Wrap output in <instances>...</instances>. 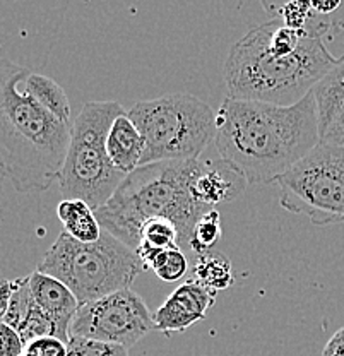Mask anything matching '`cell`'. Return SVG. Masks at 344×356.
<instances>
[{
  "mask_svg": "<svg viewBox=\"0 0 344 356\" xmlns=\"http://www.w3.org/2000/svg\"><path fill=\"white\" fill-rule=\"evenodd\" d=\"M249 185L242 170L228 159H199L192 178V195L202 206L216 207L240 197Z\"/></svg>",
  "mask_w": 344,
  "mask_h": 356,
  "instance_id": "cell-11",
  "label": "cell"
},
{
  "mask_svg": "<svg viewBox=\"0 0 344 356\" xmlns=\"http://www.w3.org/2000/svg\"><path fill=\"white\" fill-rule=\"evenodd\" d=\"M154 248L180 247L179 226L166 218H153L147 220L140 228V242Z\"/></svg>",
  "mask_w": 344,
  "mask_h": 356,
  "instance_id": "cell-20",
  "label": "cell"
},
{
  "mask_svg": "<svg viewBox=\"0 0 344 356\" xmlns=\"http://www.w3.org/2000/svg\"><path fill=\"white\" fill-rule=\"evenodd\" d=\"M194 280L214 291H224L235 283L231 261L224 254L211 250L207 254L197 255L194 267H192Z\"/></svg>",
  "mask_w": 344,
  "mask_h": 356,
  "instance_id": "cell-18",
  "label": "cell"
},
{
  "mask_svg": "<svg viewBox=\"0 0 344 356\" xmlns=\"http://www.w3.org/2000/svg\"><path fill=\"white\" fill-rule=\"evenodd\" d=\"M67 346V356H129V348L90 339V337L70 336Z\"/></svg>",
  "mask_w": 344,
  "mask_h": 356,
  "instance_id": "cell-23",
  "label": "cell"
},
{
  "mask_svg": "<svg viewBox=\"0 0 344 356\" xmlns=\"http://www.w3.org/2000/svg\"><path fill=\"white\" fill-rule=\"evenodd\" d=\"M106 151L115 168L124 175H131L140 166L144 154V137L134 120L129 117L127 110L113 120L106 137Z\"/></svg>",
  "mask_w": 344,
  "mask_h": 356,
  "instance_id": "cell-14",
  "label": "cell"
},
{
  "mask_svg": "<svg viewBox=\"0 0 344 356\" xmlns=\"http://www.w3.org/2000/svg\"><path fill=\"white\" fill-rule=\"evenodd\" d=\"M272 21L257 26L231 47L224 62L228 98L291 106L302 102L334 67L324 43L329 24L309 29L295 54L277 57L268 48Z\"/></svg>",
  "mask_w": 344,
  "mask_h": 356,
  "instance_id": "cell-3",
  "label": "cell"
},
{
  "mask_svg": "<svg viewBox=\"0 0 344 356\" xmlns=\"http://www.w3.org/2000/svg\"><path fill=\"white\" fill-rule=\"evenodd\" d=\"M154 314L132 288L83 303L70 325V336L131 348L154 327Z\"/></svg>",
  "mask_w": 344,
  "mask_h": 356,
  "instance_id": "cell-9",
  "label": "cell"
},
{
  "mask_svg": "<svg viewBox=\"0 0 344 356\" xmlns=\"http://www.w3.org/2000/svg\"><path fill=\"white\" fill-rule=\"evenodd\" d=\"M0 79V163L21 194L45 192L60 177L72 124L40 106L23 89L31 70L3 58Z\"/></svg>",
  "mask_w": 344,
  "mask_h": 356,
  "instance_id": "cell-2",
  "label": "cell"
},
{
  "mask_svg": "<svg viewBox=\"0 0 344 356\" xmlns=\"http://www.w3.org/2000/svg\"><path fill=\"white\" fill-rule=\"evenodd\" d=\"M14 289H16V280H6L2 283V286H0V315H3L7 305H9L10 298H13L14 295Z\"/></svg>",
  "mask_w": 344,
  "mask_h": 356,
  "instance_id": "cell-28",
  "label": "cell"
},
{
  "mask_svg": "<svg viewBox=\"0 0 344 356\" xmlns=\"http://www.w3.org/2000/svg\"><path fill=\"white\" fill-rule=\"evenodd\" d=\"M319 143L313 92L291 106L227 96L216 111L214 144L250 185L277 181Z\"/></svg>",
  "mask_w": 344,
  "mask_h": 356,
  "instance_id": "cell-1",
  "label": "cell"
},
{
  "mask_svg": "<svg viewBox=\"0 0 344 356\" xmlns=\"http://www.w3.org/2000/svg\"><path fill=\"white\" fill-rule=\"evenodd\" d=\"M199 159L161 161L139 166L125 177L96 218L105 232L132 250L139 247L140 228L147 220L166 218L179 226L180 248L190 254V236L206 207L192 195V178Z\"/></svg>",
  "mask_w": 344,
  "mask_h": 356,
  "instance_id": "cell-4",
  "label": "cell"
},
{
  "mask_svg": "<svg viewBox=\"0 0 344 356\" xmlns=\"http://www.w3.org/2000/svg\"><path fill=\"white\" fill-rule=\"evenodd\" d=\"M38 270L57 277L83 303L132 286L144 269L138 252L103 229L98 242L83 243L62 232Z\"/></svg>",
  "mask_w": 344,
  "mask_h": 356,
  "instance_id": "cell-5",
  "label": "cell"
},
{
  "mask_svg": "<svg viewBox=\"0 0 344 356\" xmlns=\"http://www.w3.org/2000/svg\"><path fill=\"white\" fill-rule=\"evenodd\" d=\"M117 102H88L72 122V137L58 184L65 199H83L99 209L108 202L125 177L106 151L115 118L124 113Z\"/></svg>",
  "mask_w": 344,
  "mask_h": 356,
  "instance_id": "cell-7",
  "label": "cell"
},
{
  "mask_svg": "<svg viewBox=\"0 0 344 356\" xmlns=\"http://www.w3.org/2000/svg\"><path fill=\"white\" fill-rule=\"evenodd\" d=\"M221 214L216 207L207 209L192 229L190 236V254L202 255L213 250L216 243L221 240Z\"/></svg>",
  "mask_w": 344,
  "mask_h": 356,
  "instance_id": "cell-19",
  "label": "cell"
},
{
  "mask_svg": "<svg viewBox=\"0 0 344 356\" xmlns=\"http://www.w3.org/2000/svg\"><path fill=\"white\" fill-rule=\"evenodd\" d=\"M218 291L204 286L194 277L180 284L163 305L154 312V327L160 332H183L199 321L216 303Z\"/></svg>",
  "mask_w": 344,
  "mask_h": 356,
  "instance_id": "cell-10",
  "label": "cell"
},
{
  "mask_svg": "<svg viewBox=\"0 0 344 356\" xmlns=\"http://www.w3.org/2000/svg\"><path fill=\"white\" fill-rule=\"evenodd\" d=\"M57 216L64 232L83 243L98 242L103 228L96 218V211L83 199H64L57 206Z\"/></svg>",
  "mask_w": 344,
  "mask_h": 356,
  "instance_id": "cell-15",
  "label": "cell"
},
{
  "mask_svg": "<svg viewBox=\"0 0 344 356\" xmlns=\"http://www.w3.org/2000/svg\"><path fill=\"white\" fill-rule=\"evenodd\" d=\"M144 269L153 270L165 283H175L182 280L188 270L187 255L180 247L154 248L147 243H139L136 248Z\"/></svg>",
  "mask_w": 344,
  "mask_h": 356,
  "instance_id": "cell-16",
  "label": "cell"
},
{
  "mask_svg": "<svg viewBox=\"0 0 344 356\" xmlns=\"http://www.w3.org/2000/svg\"><path fill=\"white\" fill-rule=\"evenodd\" d=\"M26 343L21 334L7 324H0V356H23Z\"/></svg>",
  "mask_w": 344,
  "mask_h": 356,
  "instance_id": "cell-26",
  "label": "cell"
},
{
  "mask_svg": "<svg viewBox=\"0 0 344 356\" xmlns=\"http://www.w3.org/2000/svg\"><path fill=\"white\" fill-rule=\"evenodd\" d=\"M312 2L310 0H286L277 13V19L284 26L293 29H306V22L312 16Z\"/></svg>",
  "mask_w": 344,
  "mask_h": 356,
  "instance_id": "cell-24",
  "label": "cell"
},
{
  "mask_svg": "<svg viewBox=\"0 0 344 356\" xmlns=\"http://www.w3.org/2000/svg\"><path fill=\"white\" fill-rule=\"evenodd\" d=\"M312 92L320 143L344 147V55L317 83Z\"/></svg>",
  "mask_w": 344,
  "mask_h": 356,
  "instance_id": "cell-12",
  "label": "cell"
},
{
  "mask_svg": "<svg viewBox=\"0 0 344 356\" xmlns=\"http://www.w3.org/2000/svg\"><path fill=\"white\" fill-rule=\"evenodd\" d=\"M23 356H24V355H23Z\"/></svg>",
  "mask_w": 344,
  "mask_h": 356,
  "instance_id": "cell-30",
  "label": "cell"
},
{
  "mask_svg": "<svg viewBox=\"0 0 344 356\" xmlns=\"http://www.w3.org/2000/svg\"><path fill=\"white\" fill-rule=\"evenodd\" d=\"M23 89L40 106L70 124V103L64 88L51 77L31 72L26 77Z\"/></svg>",
  "mask_w": 344,
  "mask_h": 356,
  "instance_id": "cell-17",
  "label": "cell"
},
{
  "mask_svg": "<svg viewBox=\"0 0 344 356\" xmlns=\"http://www.w3.org/2000/svg\"><path fill=\"white\" fill-rule=\"evenodd\" d=\"M312 2L313 13L317 14H331L341 6V0H310Z\"/></svg>",
  "mask_w": 344,
  "mask_h": 356,
  "instance_id": "cell-29",
  "label": "cell"
},
{
  "mask_svg": "<svg viewBox=\"0 0 344 356\" xmlns=\"http://www.w3.org/2000/svg\"><path fill=\"white\" fill-rule=\"evenodd\" d=\"M322 356H344V327L332 334L322 351Z\"/></svg>",
  "mask_w": 344,
  "mask_h": 356,
  "instance_id": "cell-27",
  "label": "cell"
},
{
  "mask_svg": "<svg viewBox=\"0 0 344 356\" xmlns=\"http://www.w3.org/2000/svg\"><path fill=\"white\" fill-rule=\"evenodd\" d=\"M17 332L21 334L23 341L26 344L31 343V341L40 339V337H47V336H57L60 337L58 334L57 324L51 321L50 317L42 310V307L38 303H35L31 312L28 314V317L24 318L23 324L19 325Z\"/></svg>",
  "mask_w": 344,
  "mask_h": 356,
  "instance_id": "cell-22",
  "label": "cell"
},
{
  "mask_svg": "<svg viewBox=\"0 0 344 356\" xmlns=\"http://www.w3.org/2000/svg\"><path fill=\"white\" fill-rule=\"evenodd\" d=\"M279 204L313 225H344V147L319 143L276 181Z\"/></svg>",
  "mask_w": 344,
  "mask_h": 356,
  "instance_id": "cell-8",
  "label": "cell"
},
{
  "mask_svg": "<svg viewBox=\"0 0 344 356\" xmlns=\"http://www.w3.org/2000/svg\"><path fill=\"white\" fill-rule=\"evenodd\" d=\"M29 286H31L35 302L57 324L60 339L69 343L70 325L81 307L77 296L60 280L38 269L29 274Z\"/></svg>",
  "mask_w": 344,
  "mask_h": 356,
  "instance_id": "cell-13",
  "label": "cell"
},
{
  "mask_svg": "<svg viewBox=\"0 0 344 356\" xmlns=\"http://www.w3.org/2000/svg\"><path fill=\"white\" fill-rule=\"evenodd\" d=\"M69 346L64 339L57 336L40 337L26 344L24 356H67Z\"/></svg>",
  "mask_w": 344,
  "mask_h": 356,
  "instance_id": "cell-25",
  "label": "cell"
},
{
  "mask_svg": "<svg viewBox=\"0 0 344 356\" xmlns=\"http://www.w3.org/2000/svg\"><path fill=\"white\" fill-rule=\"evenodd\" d=\"M35 296H33L31 286H29V276L17 277L16 280V289L10 298L9 305H7L6 312L2 315L3 324L10 325L17 331L23 321L28 317V314L35 307Z\"/></svg>",
  "mask_w": 344,
  "mask_h": 356,
  "instance_id": "cell-21",
  "label": "cell"
},
{
  "mask_svg": "<svg viewBox=\"0 0 344 356\" xmlns=\"http://www.w3.org/2000/svg\"><path fill=\"white\" fill-rule=\"evenodd\" d=\"M127 113L144 137L140 166L201 159L216 137V111L188 92L140 99Z\"/></svg>",
  "mask_w": 344,
  "mask_h": 356,
  "instance_id": "cell-6",
  "label": "cell"
}]
</instances>
